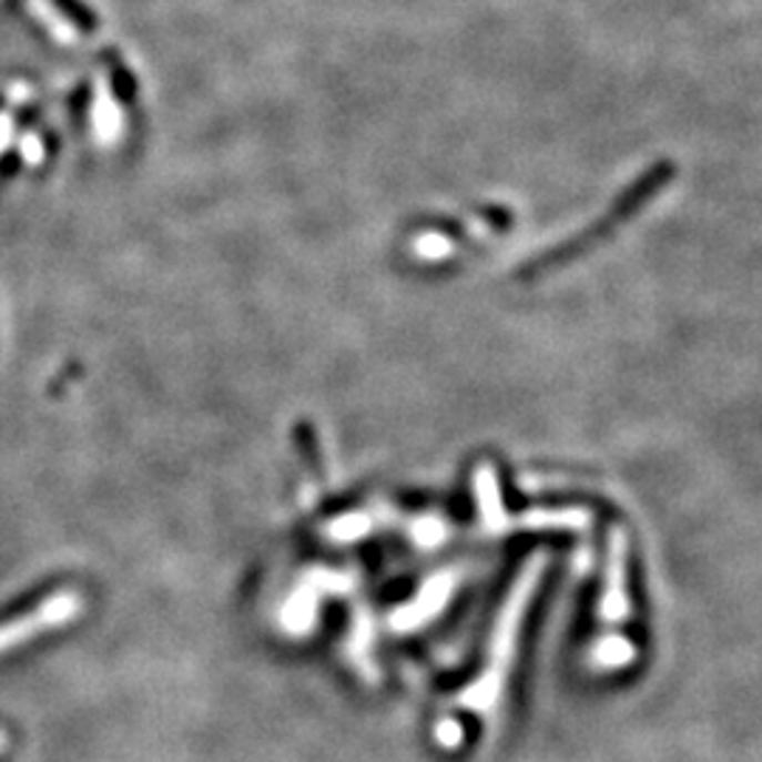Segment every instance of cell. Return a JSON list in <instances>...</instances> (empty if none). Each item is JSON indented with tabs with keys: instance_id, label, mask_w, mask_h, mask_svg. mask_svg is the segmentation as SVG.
I'll list each match as a JSON object with an SVG mask.
<instances>
[{
	"instance_id": "obj_1",
	"label": "cell",
	"mask_w": 762,
	"mask_h": 762,
	"mask_svg": "<svg viewBox=\"0 0 762 762\" xmlns=\"http://www.w3.org/2000/svg\"><path fill=\"white\" fill-rule=\"evenodd\" d=\"M80 613V596L71 590H60V593L49 596L34 613L18 616L9 624H0V652L12 650V647L23 644V641L34 639L40 632L51 630L57 624H65Z\"/></svg>"
},
{
	"instance_id": "obj_2",
	"label": "cell",
	"mask_w": 762,
	"mask_h": 762,
	"mask_svg": "<svg viewBox=\"0 0 762 762\" xmlns=\"http://www.w3.org/2000/svg\"><path fill=\"white\" fill-rule=\"evenodd\" d=\"M7 745H9V734L3 732V729H0V751L7 749Z\"/></svg>"
}]
</instances>
